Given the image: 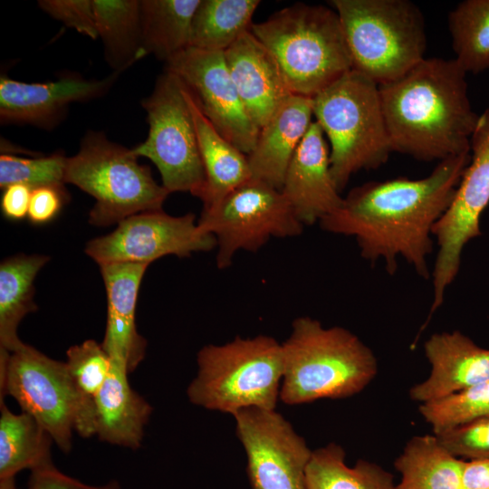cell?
I'll use <instances>...</instances> for the list:
<instances>
[{
    "mask_svg": "<svg viewBox=\"0 0 489 489\" xmlns=\"http://www.w3.org/2000/svg\"><path fill=\"white\" fill-rule=\"evenodd\" d=\"M66 365L76 390L79 409L75 430L83 437L95 435V400L112 368V360L101 343L94 340L72 346Z\"/></svg>",
    "mask_w": 489,
    "mask_h": 489,
    "instance_id": "obj_31",
    "label": "cell"
},
{
    "mask_svg": "<svg viewBox=\"0 0 489 489\" xmlns=\"http://www.w3.org/2000/svg\"><path fill=\"white\" fill-rule=\"evenodd\" d=\"M64 200L62 187L44 186L33 188L27 216L34 224L48 223L58 215Z\"/></svg>",
    "mask_w": 489,
    "mask_h": 489,
    "instance_id": "obj_38",
    "label": "cell"
},
{
    "mask_svg": "<svg viewBox=\"0 0 489 489\" xmlns=\"http://www.w3.org/2000/svg\"><path fill=\"white\" fill-rule=\"evenodd\" d=\"M233 417L252 489H307L312 450L283 416L275 409L246 408Z\"/></svg>",
    "mask_w": 489,
    "mask_h": 489,
    "instance_id": "obj_14",
    "label": "cell"
},
{
    "mask_svg": "<svg viewBox=\"0 0 489 489\" xmlns=\"http://www.w3.org/2000/svg\"><path fill=\"white\" fill-rule=\"evenodd\" d=\"M471 159L454 199L433 228L438 251L432 272L431 315L455 279L466 244L481 235L480 217L489 204V108L479 114L470 142Z\"/></svg>",
    "mask_w": 489,
    "mask_h": 489,
    "instance_id": "obj_12",
    "label": "cell"
},
{
    "mask_svg": "<svg viewBox=\"0 0 489 489\" xmlns=\"http://www.w3.org/2000/svg\"><path fill=\"white\" fill-rule=\"evenodd\" d=\"M0 489H16L14 477L1 478Z\"/></svg>",
    "mask_w": 489,
    "mask_h": 489,
    "instance_id": "obj_41",
    "label": "cell"
},
{
    "mask_svg": "<svg viewBox=\"0 0 489 489\" xmlns=\"http://www.w3.org/2000/svg\"><path fill=\"white\" fill-rule=\"evenodd\" d=\"M121 72H113L102 80H87L68 73L47 82H24L1 75L0 121L53 129L72 103L103 96Z\"/></svg>",
    "mask_w": 489,
    "mask_h": 489,
    "instance_id": "obj_16",
    "label": "cell"
},
{
    "mask_svg": "<svg viewBox=\"0 0 489 489\" xmlns=\"http://www.w3.org/2000/svg\"><path fill=\"white\" fill-rule=\"evenodd\" d=\"M250 31L275 59L292 94L313 98L353 69L340 17L321 5L297 3Z\"/></svg>",
    "mask_w": 489,
    "mask_h": 489,
    "instance_id": "obj_4",
    "label": "cell"
},
{
    "mask_svg": "<svg viewBox=\"0 0 489 489\" xmlns=\"http://www.w3.org/2000/svg\"><path fill=\"white\" fill-rule=\"evenodd\" d=\"M28 489H120V486L115 480L103 485H89L64 475L51 464L31 471Z\"/></svg>",
    "mask_w": 489,
    "mask_h": 489,
    "instance_id": "obj_37",
    "label": "cell"
},
{
    "mask_svg": "<svg viewBox=\"0 0 489 489\" xmlns=\"http://www.w3.org/2000/svg\"><path fill=\"white\" fill-rule=\"evenodd\" d=\"M200 2L141 0V57L154 54L167 62L189 48L193 18Z\"/></svg>",
    "mask_w": 489,
    "mask_h": 489,
    "instance_id": "obj_26",
    "label": "cell"
},
{
    "mask_svg": "<svg viewBox=\"0 0 489 489\" xmlns=\"http://www.w3.org/2000/svg\"><path fill=\"white\" fill-rule=\"evenodd\" d=\"M224 55L242 103L260 129L292 93L272 53L250 30Z\"/></svg>",
    "mask_w": 489,
    "mask_h": 489,
    "instance_id": "obj_19",
    "label": "cell"
},
{
    "mask_svg": "<svg viewBox=\"0 0 489 489\" xmlns=\"http://www.w3.org/2000/svg\"><path fill=\"white\" fill-rule=\"evenodd\" d=\"M128 375L112 361L110 375L95 400V435L101 441L138 449L152 408L131 388Z\"/></svg>",
    "mask_w": 489,
    "mask_h": 489,
    "instance_id": "obj_22",
    "label": "cell"
},
{
    "mask_svg": "<svg viewBox=\"0 0 489 489\" xmlns=\"http://www.w3.org/2000/svg\"><path fill=\"white\" fill-rule=\"evenodd\" d=\"M192 91L202 111L228 141L248 155L259 129L248 116L231 78L224 52L189 47L166 62Z\"/></svg>",
    "mask_w": 489,
    "mask_h": 489,
    "instance_id": "obj_15",
    "label": "cell"
},
{
    "mask_svg": "<svg viewBox=\"0 0 489 489\" xmlns=\"http://www.w3.org/2000/svg\"><path fill=\"white\" fill-rule=\"evenodd\" d=\"M67 158L62 153L38 158L1 154L0 187L23 184L32 189L44 186L63 188Z\"/></svg>",
    "mask_w": 489,
    "mask_h": 489,
    "instance_id": "obj_34",
    "label": "cell"
},
{
    "mask_svg": "<svg viewBox=\"0 0 489 489\" xmlns=\"http://www.w3.org/2000/svg\"><path fill=\"white\" fill-rule=\"evenodd\" d=\"M0 479L53 464L49 433L28 413L14 414L0 399Z\"/></svg>",
    "mask_w": 489,
    "mask_h": 489,
    "instance_id": "obj_27",
    "label": "cell"
},
{
    "mask_svg": "<svg viewBox=\"0 0 489 489\" xmlns=\"http://www.w3.org/2000/svg\"><path fill=\"white\" fill-rule=\"evenodd\" d=\"M189 401L232 416L246 408L274 410L283 375L282 343L267 335L208 344L197 356Z\"/></svg>",
    "mask_w": 489,
    "mask_h": 489,
    "instance_id": "obj_5",
    "label": "cell"
},
{
    "mask_svg": "<svg viewBox=\"0 0 489 489\" xmlns=\"http://www.w3.org/2000/svg\"><path fill=\"white\" fill-rule=\"evenodd\" d=\"M146 264L100 265L107 297V321L102 347L111 360L132 372L143 360L147 340L136 326V304Z\"/></svg>",
    "mask_w": 489,
    "mask_h": 489,
    "instance_id": "obj_20",
    "label": "cell"
},
{
    "mask_svg": "<svg viewBox=\"0 0 489 489\" xmlns=\"http://www.w3.org/2000/svg\"><path fill=\"white\" fill-rule=\"evenodd\" d=\"M12 396L68 453L78 416L79 400L65 362L53 360L25 344L0 350V399Z\"/></svg>",
    "mask_w": 489,
    "mask_h": 489,
    "instance_id": "obj_11",
    "label": "cell"
},
{
    "mask_svg": "<svg viewBox=\"0 0 489 489\" xmlns=\"http://www.w3.org/2000/svg\"><path fill=\"white\" fill-rule=\"evenodd\" d=\"M313 116L330 142L340 191L360 170L375 169L392 152L379 85L352 69L312 98Z\"/></svg>",
    "mask_w": 489,
    "mask_h": 489,
    "instance_id": "obj_6",
    "label": "cell"
},
{
    "mask_svg": "<svg viewBox=\"0 0 489 489\" xmlns=\"http://www.w3.org/2000/svg\"><path fill=\"white\" fill-rule=\"evenodd\" d=\"M259 0H201L193 18L190 47L225 52L250 30Z\"/></svg>",
    "mask_w": 489,
    "mask_h": 489,
    "instance_id": "obj_30",
    "label": "cell"
},
{
    "mask_svg": "<svg viewBox=\"0 0 489 489\" xmlns=\"http://www.w3.org/2000/svg\"><path fill=\"white\" fill-rule=\"evenodd\" d=\"M466 74L455 59L425 58L379 85L392 151L422 161L470 153L479 114L468 97Z\"/></svg>",
    "mask_w": 489,
    "mask_h": 489,
    "instance_id": "obj_2",
    "label": "cell"
},
{
    "mask_svg": "<svg viewBox=\"0 0 489 489\" xmlns=\"http://www.w3.org/2000/svg\"><path fill=\"white\" fill-rule=\"evenodd\" d=\"M184 92L195 122L205 171V186L199 199L203 209H206L249 180L252 173L247 155L216 129L186 85Z\"/></svg>",
    "mask_w": 489,
    "mask_h": 489,
    "instance_id": "obj_23",
    "label": "cell"
},
{
    "mask_svg": "<svg viewBox=\"0 0 489 489\" xmlns=\"http://www.w3.org/2000/svg\"><path fill=\"white\" fill-rule=\"evenodd\" d=\"M312 98L292 94L260 129L247 155L252 177L280 189L285 172L313 116Z\"/></svg>",
    "mask_w": 489,
    "mask_h": 489,
    "instance_id": "obj_21",
    "label": "cell"
},
{
    "mask_svg": "<svg viewBox=\"0 0 489 489\" xmlns=\"http://www.w3.org/2000/svg\"><path fill=\"white\" fill-rule=\"evenodd\" d=\"M418 410L435 435L489 417V380L420 404Z\"/></svg>",
    "mask_w": 489,
    "mask_h": 489,
    "instance_id": "obj_33",
    "label": "cell"
},
{
    "mask_svg": "<svg viewBox=\"0 0 489 489\" xmlns=\"http://www.w3.org/2000/svg\"><path fill=\"white\" fill-rule=\"evenodd\" d=\"M470 159L471 153L446 158L419 179L396 177L356 187L339 209L321 220V227L353 236L360 255L372 264L384 261L390 274L402 257L428 280L433 228L451 205Z\"/></svg>",
    "mask_w": 489,
    "mask_h": 489,
    "instance_id": "obj_1",
    "label": "cell"
},
{
    "mask_svg": "<svg viewBox=\"0 0 489 489\" xmlns=\"http://www.w3.org/2000/svg\"><path fill=\"white\" fill-rule=\"evenodd\" d=\"M444 446L461 459L489 457V417L436 435Z\"/></svg>",
    "mask_w": 489,
    "mask_h": 489,
    "instance_id": "obj_35",
    "label": "cell"
},
{
    "mask_svg": "<svg viewBox=\"0 0 489 489\" xmlns=\"http://www.w3.org/2000/svg\"><path fill=\"white\" fill-rule=\"evenodd\" d=\"M184 88L182 81L167 70L158 77L152 92L141 101L147 113L148 137L132 151L155 164L169 194L189 192L199 198L206 177Z\"/></svg>",
    "mask_w": 489,
    "mask_h": 489,
    "instance_id": "obj_9",
    "label": "cell"
},
{
    "mask_svg": "<svg viewBox=\"0 0 489 489\" xmlns=\"http://www.w3.org/2000/svg\"><path fill=\"white\" fill-rule=\"evenodd\" d=\"M281 191L303 225L320 223L342 206L331 172L330 149L315 120L289 163Z\"/></svg>",
    "mask_w": 489,
    "mask_h": 489,
    "instance_id": "obj_17",
    "label": "cell"
},
{
    "mask_svg": "<svg viewBox=\"0 0 489 489\" xmlns=\"http://www.w3.org/2000/svg\"><path fill=\"white\" fill-rule=\"evenodd\" d=\"M431 370L409 390L420 404L434 401L489 380V349L459 331L432 334L424 343Z\"/></svg>",
    "mask_w": 489,
    "mask_h": 489,
    "instance_id": "obj_18",
    "label": "cell"
},
{
    "mask_svg": "<svg viewBox=\"0 0 489 489\" xmlns=\"http://www.w3.org/2000/svg\"><path fill=\"white\" fill-rule=\"evenodd\" d=\"M215 247V236L199 227L194 214L173 216L158 210L127 217L111 233L91 239L84 251L99 265H149L166 255L189 257L193 253L209 252Z\"/></svg>",
    "mask_w": 489,
    "mask_h": 489,
    "instance_id": "obj_13",
    "label": "cell"
},
{
    "mask_svg": "<svg viewBox=\"0 0 489 489\" xmlns=\"http://www.w3.org/2000/svg\"><path fill=\"white\" fill-rule=\"evenodd\" d=\"M353 69L378 85L398 80L425 59L420 9L408 0H332Z\"/></svg>",
    "mask_w": 489,
    "mask_h": 489,
    "instance_id": "obj_7",
    "label": "cell"
},
{
    "mask_svg": "<svg viewBox=\"0 0 489 489\" xmlns=\"http://www.w3.org/2000/svg\"><path fill=\"white\" fill-rule=\"evenodd\" d=\"M98 36L114 72L140 60L141 14L139 0H92Z\"/></svg>",
    "mask_w": 489,
    "mask_h": 489,
    "instance_id": "obj_28",
    "label": "cell"
},
{
    "mask_svg": "<svg viewBox=\"0 0 489 489\" xmlns=\"http://www.w3.org/2000/svg\"><path fill=\"white\" fill-rule=\"evenodd\" d=\"M38 5L67 27L93 40L99 38L92 0H40Z\"/></svg>",
    "mask_w": 489,
    "mask_h": 489,
    "instance_id": "obj_36",
    "label": "cell"
},
{
    "mask_svg": "<svg viewBox=\"0 0 489 489\" xmlns=\"http://www.w3.org/2000/svg\"><path fill=\"white\" fill-rule=\"evenodd\" d=\"M95 199L90 224L107 226L133 215L162 210L168 192L140 165L132 149L110 141L101 131L88 130L78 152L67 158L65 184Z\"/></svg>",
    "mask_w": 489,
    "mask_h": 489,
    "instance_id": "obj_8",
    "label": "cell"
},
{
    "mask_svg": "<svg viewBox=\"0 0 489 489\" xmlns=\"http://www.w3.org/2000/svg\"><path fill=\"white\" fill-rule=\"evenodd\" d=\"M42 254H16L0 264V350L14 352L23 348L18 326L37 307L34 302V282L48 262Z\"/></svg>",
    "mask_w": 489,
    "mask_h": 489,
    "instance_id": "obj_25",
    "label": "cell"
},
{
    "mask_svg": "<svg viewBox=\"0 0 489 489\" xmlns=\"http://www.w3.org/2000/svg\"><path fill=\"white\" fill-rule=\"evenodd\" d=\"M197 224L216 240L219 269L230 266L239 250L256 252L271 237L297 236L303 230L282 191L254 177L203 209Z\"/></svg>",
    "mask_w": 489,
    "mask_h": 489,
    "instance_id": "obj_10",
    "label": "cell"
},
{
    "mask_svg": "<svg viewBox=\"0 0 489 489\" xmlns=\"http://www.w3.org/2000/svg\"><path fill=\"white\" fill-rule=\"evenodd\" d=\"M455 60L466 72L489 69V0H465L447 17Z\"/></svg>",
    "mask_w": 489,
    "mask_h": 489,
    "instance_id": "obj_32",
    "label": "cell"
},
{
    "mask_svg": "<svg viewBox=\"0 0 489 489\" xmlns=\"http://www.w3.org/2000/svg\"><path fill=\"white\" fill-rule=\"evenodd\" d=\"M346 453L336 443L312 450L306 470L307 489H395L392 474L360 459L346 464Z\"/></svg>",
    "mask_w": 489,
    "mask_h": 489,
    "instance_id": "obj_29",
    "label": "cell"
},
{
    "mask_svg": "<svg viewBox=\"0 0 489 489\" xmlns=\"http://www.w3.org/2000/svg\"><path fill=\"white\" fill-rule=\"evenodd\" d=\"M464 489H489V457L465 462Z\"/></svg>",
    "mask_w": 489,
    "mask_h": 489,
    "instance_id": "obj_40",
    "label": "cell"
},
{
    "mask_svg": "<svg viewBox=\"0 0 489 489\" xmlns=\"http://www.w3.org/2000/svg\"><path fill=\"white\" fill-rule=\"evenodd\" d=\"M465 462L449 452L435 434L415 436L395 460L400 474L395 489H464Z\"/></svg>",
    "mask_w": 489,
    "mask_h": 489,
    "instance_id": "obj_24",
    "label": "cell"
},
{
    "mask_svg": "<svg viewBox=\"0 0 489 489\" xmlns=\"http://www.w3.org/2000/svg\"><path fill=\"white\" fill-rule=\"evenodd\" d=\"M1 210L10 220H21L28 216L32 188L23 184H13L3 189Z\"/></svg>",
    "mask_w": 489,
    "mask_h": 489,
    "instance_id": "obj_39",
    "label": "cell"
},
{
    "mask_svg": "<svg viewBox=\"0 0 489 489\" xmlns=\"http://www.w3.org/2000/svg\"><path fill=\"white\" fill-rule=\"evenodd\" d=\"M282 347L280 400L286 405L354 396L378 373L374 352L357 335L343 327H324L309 316L292 321Z\"/></svg>",
    "mask_w": 489,
    "mask_h": 489,
    "instance_id": "obj_3",
    "label": "cell"
}]
</instances>
